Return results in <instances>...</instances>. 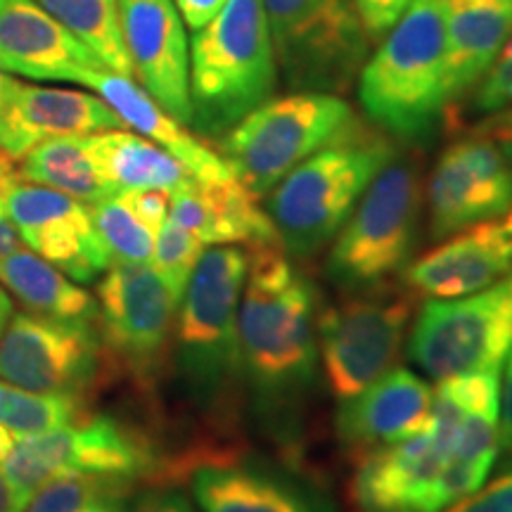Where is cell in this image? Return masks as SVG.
I'll return each instance as SVG.
<instances>
[{
    "mask_svg": "<svg viewBox=\"0 0 512 512\" xmlns=\"http://www.w3.org/2000/svg\"><path fill=\"white\" fill-rule=\"evenodd\" d=\"M22 247L24 242L19 238V230L15 228V223H12L8 211H5V214L0 216V261H5L10 254H15L17 249Z\"/></svg>",
    "mask_w": 512,
    "mask_h": 512,
    "instance_id": "obj_42",
    "label": "cell"
},
{
    "mask_svg": "<svg viewBox=\"0 0 512 512\" xmlns=\"http://www.w3.org/2000/svg\"><path fill=\"white\" fill-rule=\"evenodd\" d=\"M133 512H195L190 498L174 489H147L138 494Z\"/></svg>",
    "mask_w": 512,
    "mask_h": 512,
    "instance_id": "obj_38",
    "label": "cell"
},
{
    "mask_svg": "<svg viewBox=\"0 0 512 512\" xmlns=\"http://www.w3.org/2000/svg\"><path fill=\"white\" fill-rule=\"evenodd\" d=\"M0 512H24L22 498L17 496L8 472H5L3 460H0Z\"/></svg>",
    "mask_w": 512,
    "mask_h": 512,
    "instance_id": "obj_43",
    "label": "cell"
},
{
    "mask_svg": "<svg viewBox=\"0 0 512 512\" xmlns=\"http://www.w3.org/2000/svg\"><path fill=\"white\" fill-rule=\"evenodd\" d=\"M169 219L202 245H280L271 216L238 178L226 183L190 178L169 192Z\"/></svg>",
    "mask_w": 512,
    "mask_h": 512,
    "instance_id": "obj_22",
    "label": "cell"
},
{
    "mask_svg": "<svg viewBox=\"0 0 512 512\" xmlns=\"http://www.w3.org/2000/svg\"><path fill=\"white\" fill-rule=\"evenodd\" d=\"M83 415V396L43 394L0 380V425L15 434H41Z\"/></svg>",
    "mask_w": 512,
    "mask_h": 512,
    "instance_id": "obj_30",
    "label": "cell"
},
{
    "mask_svg": "<svg viewBox=\"0 0 512 512\" xmlns=\"http://www.w3.org/2000/svg\"><path fill=\"white\" fill-rule=\"evenodd\" d=\"M503 230H505V235H508V240H510V245H512V207L505 211V219H503Z\"/></svg>",
    "mask_w": 512,
    "mask_h": 512,
    "instance_id": "obj_48",
    "label": "cell"
},
{
    "mask_svg": "<svg viewBox=\"0 0 512 512\" xmlns=\"http://www.w3.org/2000/svg\"><path fill=\"white\" fill-rule=\"evenodd\" d=\"M126 128L102 98L72 88L31 86L17 81L0 105V150L19 162L38 143L64 136H93Z\"/></svg>",
    "mask_w": 512,
    "mask_h": 512,
    "instance_id": "obj_18",
    "label": "cell"
},
{
    "mask_svg": "<svg viewBox=\"0 0 512 512\" xmlns=\"http://www.w3.org/2000/svg\"><path fill=\"white\" fill-rule=\"evenodd\" d=\"M368 34H384L399 22L411 0H351Z\"/></svg>",
    "mask_w": 512,
    "mask_h": 512,
    "instance_id": "obj_37",
    "label": "cell"
},
{
    "mask_svg": "<svg viewBox=\"0 0 512 512\" xmlns=\"http://www.w3.org/2000/svg\"><path fill=\"white\" fill-rule=\"evenodd\" d=\"M126 496H110V498H100V501H95L88 505V508H83L81 512H126Z\"/></svg>",
    "mask_w": 512,
    "mask_h": 512,
    "instance_id": "obj_45",
    "label": "cell"
},
{
    "mask_svg": "<svg viewBox=\"0 0 512 512\" xmlns=\"http://www.w3.org/2000/svg\"><path fill=\"white\" fill-rule=\"evenodd\" d=\"M19 181L17 176V169H15V162L5 155L3 150H0V192H8L12 185H15Z\"/></svg>",
    "mask_w": 512,
    "mask_h": 512,
    "instance_id": "obj_44",
    "label": "cell"
},
{
    "mask_svg": "<svg viewBox=\"0 0 512 512\" xmlns=\"http://www.w3.org/2000/svg\"><path fill=\"white\" fill-rule=\"evenodd\" d=\"M17 496L27 508L38 486L60 475H110L138 482L157 467L155 448L133 427L91 415L41 434H15L5 458Z\"/></svg>",
    "mask_w": 512,
    "mask_h": 512,
    "instance_id": "obj_9",
    "label": "cell"
},
{
    "mask_svg": "<svg viewBox=\"0 0 512 512\" xmlns=\"http://www.w3.org/2000/svg\"><path fill=\"white\" fill-rule=\"evenodd\" d=\"M444 512H512V463L489 484H482L475 494L453 503Z\"/></svg>",
    "mask_w": 512,
    "mask_h": 512,
    "instance_id": "obj_35",
    "label": "cell"
},
{
    "mask_svg": "<svg viewBox=\"0 0 512 512\" xmlns=\"http://www.w3.org/2000/svg\"><path fill=\"white\" fill-rule=\"evenodd\" d=\"M392 159L387 140L347 131L294 166L268 200L278 242L306 259L337 238L377 171Z\"/></svg>",
    "mask_w": 512,
    "mask_h": 512,
    "instance_id": "obj_5",
    "label": "cell"
},
{
    "mask_svg": "<svg viewBox=\"0 0 512 512\" xmlns=\"http://www.w3.org/2000/svg\"><path fill=\"white\" fill-rule=\"evenodd\" d=\"M119 24L133 74L147 95L190 126V46L174 0H119Z\"/></svg>",
    "mask_w": 512,
    "mask_h": 512,
    "instance_id": "obj_17",
    "label": "cell"
},
{
    "mask_svg": "<svg viewBox=\"0 0 512 512\" xmlns=\"http://www.w3.org/2000/svg\"><path fill=\"white\" fill-rule=\"evenodd\" d=\"M98 320L12 313L0 337V380L43 394L83 396L100 370Z\"/></svg>",
    "mask_w": 512,
    "mask_h": 512,
    "instance_id": "obj_14",
    "label": "cell"
},
{
    "mask_svg": "<svg viewBox=\"0 0 512 512\" xmlns=\"http://www.w3.org/2000/svg\"><path fill=\"white\" fill-rule=\"evenodd\" d=\"M512 31V0H446L448 105L494 67Z\"/></svg>",
    "mask_w": 512,
    "mask_h": 512,
    "instance_id": "obj_25",
    "label": "cell"
},
{
    "mask_svg": "<svg viewBox=\"0 0 512 512\" xmlns=\"http://www.w3.org/2000/svg\"><path fill=\"white\" fill-rule=\"evenodd\" d=\"M12 309H15V306H12L8 290H3V287H0V337H3V332H5V328H8L12 313H15Z\"/></svg>",
    "mask_w": 512,
    "mask_h": 512,
    "instance_id": "obj_46",
    "label": "cell"
},
{
    "mask_svg": "<svg viewBox=\"0 0 512 512\" xmlns=\"http://www.w3.org/2000/svg\"><path fill=\"white\" fill-rule=\"evenodd\" d=\"M432 238L505 214L512 207V169L498 145L484 133L446 147L427 183Z\"/></svg>",
    "mask_w": 512,
    "mask_h": 512,
    "instance_id": "obj_15",
    "label": "cell"
},
{
    "mask_svg": "<svg viewBox=\"0 0 512 512\" xmlns=\"http://www.w3.org/2000/svg\"><path fill=\"white\" fill-rule=\"evenodd\" d=\"M275 50L294 91L339 93L368 55V31L347 0H261Z\"/></svg>",
    "mask_w": 512,
    "mask_h": 512,
    "instance_id": "obj_8",
    "label": "cell"
},
{
    "mask_svg": "<svg viewBox=\"0 0 512 512\" xmlns=\"http://www.w3.org/2000/svg\"><path fill=\"white\" fill-rule=\"evenodd\" d=\"M88 155L102 181L114 192L164 190L174 192L190 174L183 164L145 136L119 131H102L88 136Z\"/></svg>",
    "mask_w": 512,
    "mask_h": 512,
    "instance_id": "obj_26",
    "label": "cell"
},
{
    "mask_svg": "<svg viewBox=\"0 0 512 512\" xmlns=\"http://www.w3.org/2000/svg\"><path fill=\"white\" fill-rule=\"evenodd\" d=\"M88 136H64L38 143L19 159V181L46 185L74 197L83 204H95L117 195L102 181L88 155Z\"/></svg>",
    "mask_w": 512,
    "mask_h": 512,
    "instance_id": "obj_28",
    "label": "cell"
},
{
    "mask_svg": "<svg viewBox=\"0 0 512 512\" xmlns=\"http://www.w3.org/2000/svg\"><path fill=\"white\" fill-rule=\"evenodd\" d=\"M88 209L100 240L112 256V264H150L157 235L133 214L119 192L88 204Z\"/></svg>",
    "mask_w": 512,
    "mask_h": 512,
    "instance_id": "obj_31",
    "label": "cell"
},
{
    "mask_svg": "<svg viewBox=\"0 0 512 512\" xmlns=\"http://www.w3.org/2000/svg\"><path fill=\"white\" fill-rule=\"evenodd\" d=\"M408 320L411 299L406 297H356L320 313V354L330 392L339 403L354 399L392 370Z\"/></svg>",
    "mask_w": 512,
    "mask_h": 512,
    "instance_id": "obj_13",
    "label": "cell"
},
{
    "mask_svg": "<svg viewBox=\"0 0 512 512\" xmlns=\"http://www.w3.org/2000/svg\"><path fill=\"white\" fill-rule=\"evenodd\" d=\"M316 292L278 245L254 247L238 309L242 384L273 434L297 430L318 375Z\"/></svg>",
    "mask_w": 512,
    "mask_h": 512,
    "instance_id": "obj_1",
    "label": "cell"
},
{
    "mask_svg": "<svg viewBox=\"0 0 512 512\" xmlns=\"http://www.w3.org/2000/svg\"><path fill=\"white\" fill-rule=\"evenodd\" d=\"M0 67L34 81H86L105 67L81 38L36 0H0Z\"/></svg>",
    "mask_w": 512,
    "mask_h": 512,
    "instance_id": "obj_19",
    "label": "cell"
},
{
    "mask_svg": "<svg viewBox=\"0 0 512 512\" xmlns=\"http://www.w3.org/2000/svg\"><path fill=\"white\" fill-rule=\"evenodd\" d=\"M50 17L81 38L112 72L133 76L119 24V0H36Z\"/></svg>",
    "mask_w": 512,
    "mask_h": 512,
    "instance_id": "obj_29",
    "label": "cell"
},
{
    "mask_svg": "<svg viewBox=\"0 0 512 512\" xmlns=\"http://www.w3.org/2000/svg\"><path fill=\"white\" fill-rule=\"evenodd\" d=\"M430 408V384L413 370L394 368L354 399L339 403L337 434L351 448L373 451L425 430Z\"/></svg>",
    "mask_w": 512,
    "mask_h": 512,
    "instance_id": "obj_21",
    "label": "cell"
},
{
    "mask_svg": "<svg viewBox=\"0 0 512 512\" xmlns=\"http://www.w3.org/2000/svg\"><path fill=\"white\" fill-rule=\"evenodd\" d=\"M15 86H17V79H12V76L0 67V105L10 98V93L15 91Z\"/></svg>",
    "mask_w": 512,
    "mask_h": 512,
    "instance_id": "obj_47",
    "label": "cell"
},
{
    "mask_svg": "<svg viewBox=\"0 0 512 512\" xmlns=\"http://www.w3.org/2000/svg\"><path fill=\"white\" fill-rule=\"evenodd\" d=\"M358 100L375 124L406 140L427 138L448 107L446 0H411L363 64Z\"/></svg>",
    "mask_w": 512,
    "mask_h": 512,
    "instance_id": "obj_2",
    "label": "cell"
},
{
    "mask_svg": "<svg viewBox=\"0 0 512 512\" xmlns=\"http://www.w3.org/2000/svg\"><path fill=\"white\" fill-rule=\"evenodd\" d=\"M498 446L512 453V349L505 366V380L501 392V415H498Z\"/></svg>",
    "mask_w": 512,
    "mask_h": 512,
    "instance_id": "obj_40",
    "label": "cell"
},
{
    "mask_svg": "<svg viewBox=\"0 0 512 512\" xmlns=\"http://www.w3.org/2000/svg\"><path fill=\"white\" fill-rule=\"evenodd\" d=\"M512 245L501 223L484 221L451 235L444 245L406 268V285L427 299H460L503 280Z\"/></svg>",
    "mask_w": 512,
    "mask_h": 512,
    "instance_id": "obj_20",
    "label": "cell"
},
{
    "mask_svg": "<svg viewBox=\"0 0 512 512\" xmlns=\"http://www.w3.org/2000/svg\"><path fill=\"white\" fill-rule=\"evenodd\" d=\"M484 136H489L494 143L498 145V150L503 152V157L508 159L510 169H512V112L510 110H501L496 117H491L486 124L482 126Z\"/></svg>",
    "mask_w": 512,
    "mask_h": 512,
    "instance_id": "obj_41",
    "label": "cell"
},
{
    "mask_svg": "<svg viewBox=\"0 0 512 512\" xmlns=\"http://www.w3.org/2000/svg\"><path fill=\"white\" fill-rule=\"evenodd\" d=\"M121 200L131 207L133 214L145 223L152 233H159L164 221L169 219V192L164 190H124Z\"/></svg>",
    "mask_w": 512,
    "mask_h": 512,
    "instance_id": "obj_36",
    "label": "cell"
},
{
    "mask_svg": "<svg viewBox=\"0 0 512 512\" xmlns=\"http://www.w3.org/2000/svg\"><path fill=\"white\" fill-rule=\"evenodd\" d=\"M249 254L240 247L202 252L178 306L176 356L185 387L202 408L226 406L242 384L238 309Z\"/></svg>",
    "mask_w": 512,
    "mask_h": 512,
    "instance_id": "obj_4",
    "label": "cell"
},
{
    "mask_svg": "<svg viewBox=\"0 0 512 512\" xmlns=\"http://www.w3.org/2000/svg\"><path fill=\"white\" fill-rule=\"evenodd\" d=\"M505 110H510V112H512V107H505Z\"/></svg>",
    "mask_w": 512,
    "mask_h": 512,
    "instance_id": "obj_50",
    "label": "cell"
},
{
    "mask_svg": "<svg viewBox=\"0 0 512 512\" xmlns=\"http://www.w3.org/2000/svg\"><path fill=\"white\" fill-rule=\"evenodd\" d=\"M278 62L261 0H228L190 46L192 124L223 136L271 98Z\"/></svg>",
    "mask_w": 512,
    "mask_h": 512,
    "instance_id": "obj_3",
    "label": "cell"
},
{
    "mask_svg": "<svg viewBox=\"0 0 512 512\" xmlns=\"http://www.w3.org/2000/svg\"><path fill=\"white\" fill-rule=\"evenodd\" d=\"M5 211L24 245L74 283H93L112 266L88 204L46 185L17 181L5 192Z\"/></svg>",
    "mask_w": 512,
    "mask_h": 512,
    "instance_id": "obj_16",
    "label": "cell"
},
{
    "mask_svg": "<svg viewBox=\"0 0 512 512\" xmlns=\"http://www.w3.org/2000/svg\"><path fill=\"white\" fill-rule=\"evenodd\" d=\"M204 245L195 235L178 226L171 219L164 221L155 238V249H152L150 266L164 280L171 294L181 302L185 287H188L192 271H195L197 261H200Z\"/></svg>",
    "mask_w": 512,
    "mask_h": 512,
    "instance_id": "obj_33",
    "label": "cell"
},
{
    "mask_svg": "<svg viewBox=\"0 0 512 512\" xmlns=\"http://www.w3.org/2000/svg\"><path fill=\"white\" fill-rule=\"evenodd\" d=\"M491 463L453 460L430 432L368 451L354 477L361 512H444L486 482Z\"/></svg>",
    "mask_w": 512,
    "mask_h": 512,
    "instance_id": "obj_11",
    "label": "cell"
},
{
    "mask_svg": "<svg viewBox=\"0 0 512 512\" xmlns=\"http://www.w3.org/2000/svg\"><path fill=\"white\" fill-rule=\"evenodd\" d=\"M100 339L138 382L162 370L181 302L150 264H112L98 283Z\"/></svg>",
    "mask_w": 512,
    "mask_h": 512,
    "instance_id": "obj_12",
    "label": "cell"
},
{
    "mask_svg": "<svg viewBox=\"0 0 512 512\" xmlns=\"http://www.w3.org/2000/svg\"><path fill=\"white\" fill-rule=\"evenodd\" d=\"M354 126L351 107L332 93L299 91L266 100L221 140L223 159L238 181L261 197L294 166L335 143Z\"/></svg>",
    "mask_w": 512,
    "mask_h": 512,
    "instance_id": "obj_6",
    "label": "cell"
},
{
    "mask_svg": "<svg viewBox=\"0 0 512 512\" xmlns=\"http://www.w3.org/2000/svg\"><path fill=\"white\" fill-rule=\"evenodd\" d=\"M512 349V275L460 299H430L413 323L408 356L434 382L501 373Z\"/></svg>",
    "mask_w": 512,
    "mask_h": 512,
    "instance_id": "obj_10",
    "label": "cell"
},
{
    "mask_svg": "<svg viewBox=\"0 0 512 512\" xmlns=\"http://www.w3.org/2000/svg\"><path fill=\"white\" fill-rule=\"evenodd\" d=\"M202 512H335L311 486L264 465H204L192 475Z\"/></svg>",
    "mask_w": 512,
    "mask_h": 512,
    "instance_id": "obj_24",
    "label": "cell"
},
{
    "mask_svg": "<svg viewBox=\"0 0 512 512\" xmlns=\"http://www.w3.org/2000/svg\"><path fill=\"white\" fill-rule=\"evenodd\" d=\"M475 107L484 114H494L505 110V107H512V31L494 67L486 72L482 83H479Z\"/></svg>",
    "mask_w": 512,
    "mask_h": 512,
    "instance_id": "obj_34",
    "label": "cell"
},
{
    "mask_svg": "<svg viewBox=\"0 0 512 512\" xmlns=\"http://www.w3.org/2000/svg\"><path fill=\"white\" fill-rule=\"evenodd\" d=\"M83 86L98 91L100 98L119 114L126 126L136 128L140 136L152 140V143L169 152L171 157H176L195 181L226 183L235 178L226 159L216 155L211 147L192 136L181 121H176L169 112L162 110L147 95L145 88L131 81V76L98 67L88 72Z\"/></svg>",
    "mask_w": 512,
    "mask_h": 512,
    "instance_id": "obj_23",
    "label": "cell"
},
{
    "mask_svg": "<svg viewBox=\"0 0 512 512\" xmlns=\"http://www.w3.org/2000/svg\"><path fill=\"white\" fill-rule=\"evenodd\" d=\"M178 12H181L183 22L192 31L202 29L209 19H214L223 10L228 0H174Z\"/></svg>",
    "mask_w": 512,
    "mask_h": 512,
    "instance_id": "obj_39",
    "label": "cell"
},
{
    "mask_svg": "<svg viewBox=\"0 0 512 512\" xmlns=\"http://www.w3.org/2000/svg\"><path fill=\"white\" fill-rule=\"evenodd\" d=\"M420 209L415 166L389 159L337 233L325 264L328 278L344 290H366L403 271L418 242Z\"/></svg>",
    "mask_w": 512,
    "mask_h": 512,
    "instance_id": "obj_7",
    "label": "cell"
},
{
    "mask_svg": "<svg viewBox=\"0 0 512 512\" xmlns=\"http://www.w3.org/2000/svg\"><path fill=\"white\" fill-rule=\"evenodd\" d=\"M0 285L38 316L98 320L95 297L31 249L22 247L0 261Z\"/></svg>",
    "mask_w": 512,
    "mask_h": 512,
    "instance_id": "obj_27",
    "label": "cell"
},
{
    "mask_svg": "<svg viewBox=\"0 0 512 512\" xmlns=\"http://www.w3.org/2000/svg\"><path fill=\"white\" fill-rule=\"evenodd\" d=\"M3 214H5V195L0 192V216H3Z\"/></svg>",
    "mask_w": 512,
    "mask_h": 512,
    "instance_id": "obj_49",
    "label": "cell"
},
{
    "mask_svg": "<svg viewBox=\"0 0 512 512\" xmlns=\"http://www.w3.org/2000/svg\"><path fill=\"white\" fill-rule=\"evenodd\" d=\"M133 484V479L110 475H60L38 486L24 512H81L100 498L128 496Z\"/></svg>",
    "mask_w": 512,
    "mask_h": 512,
    "instance_id": "obj_32",
    "label": "cell"
}]
</instances>
